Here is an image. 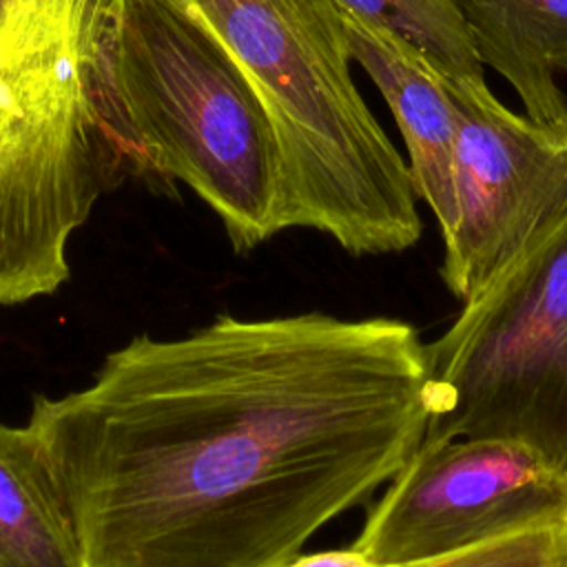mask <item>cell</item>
<instances>
[{
  "label": "cell",
  "mask_w": 567,
  "mask_h": 567,
  "mask_svg": "<svg viewBox=\"0 0 567 567\" xmlns=\"http://www.w3.org/2000/svg\"><path fill=\"white\" fill-rule=\"evenodd\" d=\"M430 416L405 321L219 315L133 337L27 427L84 567H281L401 472Z\"/></svg>",
  "instance_id": "1"
},
{
  "label": "cell",
  "mask_w": 567,
  "mask_h": 567,
  "mask_svg": "<svg viewBox=\"0 0 567 567\" xmlns=\"http://www.w3.org/2000/svg\"><path fill=\"white\" fill-rule=\"evenodd\" d=\"M91 93L109 151L190 186L237 252L281 233V148L221 40L173 0H100Z\"/></svg>",
  "instance_id": "2"
},
{
  "label": "cell",
  "mask_w": 567,
  "mask_h": 567,
  "mask_svg": "<svg viewBox=\"0 0 567 567\" xmlns=\"http://www.w3.org/2000/svg\"><path fill=\"white\" fill-rule=\"evenodd\" d=\"M230 51L275 126L279 228H315L352 255L421 237L410 168L352 80L337 0H173Z\"/></svg>",
  "instance_id": "3"
},
{
  "label": "cell",
  "mask_w": 567,
  "mask_h": 567,
  "mask_svg": "<svg viewBox=\"0 0 567 567\" xmlns=\"http://www.w3.org/2000/svg\"><path fill=\"white\" fill-rule=\"evenodd\" d=\"M463 303L425 346L423 443L516 441L567 474V219Z\"/></svg>",
  "instance_id": "4"
},
{
  "label": "cell",
  "mask_w": 567,
  "mask_h": 567,
  "mask_svg": "<svg viewBox=\"0 0 567 567\" xmlns=\"http://www.w3.org/2000/svg\"><path fill=\"white\" fill-rule=\"evenodd\" d=\"M456 115L454 213L441 275L467 301L567 219V135L509 111L485 84L443 75Z\"/></svg>",
  "instance_id": "5"
},
{
  "label": "cell",
  "mask_w": 567,
  "mask_h": 567,
  "mask_svg": "<svg viewBox=\"0 0 567 567\" xmlns=\"http://www.w3.org/2000/svg\"><path fill=\"white\" fill-rule=\"evenodd\" d=\"M567 520V474L505 439L421 443L365 518L354 549L408 567Z\"/></svg>",
  "instance_id": "6"
},
{
  "label": "cell",
  "mask_w": 567,
  "mask_h": 567,
  "mask_svg": "<svg viewBox=\"0 0 567 567\" xmlns=\"http://www.w3.org/2000/svg\"><path fill=\"white\" fill-rule=\"evenodd\" d=\"M354 62L370 75L394 113L410 155L416 197L425 199L439 228L454 213L456 115L443 75L430 60L394 31L343 9Z\"/></svg>",
  "instance_id": "7"
},
{
  "label": "cell",
  "mask_w": 567,
  "mask_h": 567,
  "mask_svg": "<svg viewBox=\"0 0 567 567\" xmlns=\"http://www.w3.org/2000/svg\"><path fill=\"white\" fill-rule=\"evenodd\" d=\"M481 64L518 93L525 115L567 135V0H458Z\"/></svg>",
  "instance_id": "8"
},
{
  "label": "cell",
  "mask_w": 567,
  "mask_h": 567,
  "mask_svg": "<svg viewBox=\"0 0 567 567\" xmlns=\"http://www.w3.org/2000/svg\"><path fill=\"white\" fill-rule=\"evenodd\" d=\"M0 567H84L80 543L31 430L0 421Z\"/></svg>",
  "instance_id": "9"
},
{
  "label": "cell",
  "mask_w": 567,
  "mask_h": 567,
  "mask_svg": "<svg viewBox=\"0 0 567 567\" xmlns=\"http://www.w3.org/2000/svg\"><path fill=\"white\" fill-rule=\"evenodd\" d=\"M346 11L377 22L410 44L447 78L483 80L458 0H337Z\"/></svg>",
  "instance_id": "10"
},
{
  "label": "cell",
  "mask_w": 567,
  "mask_h": 567,
  "mask_svg": "<svg viewBox=\"0 0 567 567\" xmlns=\"http://www.w3.org/2000/svg\"><path fill=\"white\" fill-rule=\"evenodd\" d=\"M408 567H567V520L509 536Z\"/></svg>",
  "instance_id": "11"
},
{
  "label": "cell",
  "mask_w": 567,
  "mask_h": 567,
  "mask_svg": "<svg viewBox=\"0 0 567 567\" xmlns=\"http://www.w3.org/2000/svg\"><path fill=\"white\" fill-rule=\"evenodd\" d=\"M281 567H392V565H381L357 551L354 547L350 549H337V551H319L310 556H297L290 563Z\"/></svg>",
  "instance_id": "12"
}]
</instances>
